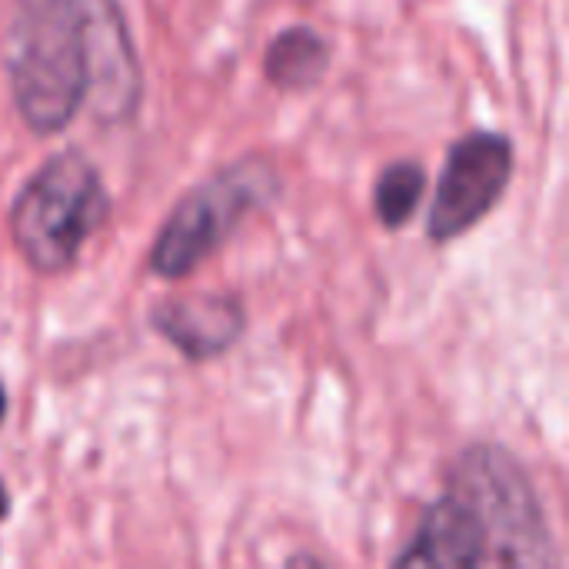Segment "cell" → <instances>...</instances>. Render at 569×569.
I'll use <instances>...</instances> for the list:
<instances>
[{"mask_svg": "<svg viewBox=\"0 0 569 569\" xmlns=\"http://www.w3.org/2000/svg\"><path fill=\"white\" fill-rule=\"evenodd\" d=\"M7 507H10V500H7V493H3V487H0V520L7 517Z\"/></svg>", "mask_w": 569, "mask_h": 569, "instance_id": "obj_9", "label": "cell"}, {"mask_svg": "<svg viewBox=\"0 0 569 569\" xmlns=\"http://www.w3.org/2000/svg\"><path fill=\"white\" fill-rule=\"evenodd\" d=\"M550 530L523 467L500 447L460 457L397 567H550Z\"/></svg>", "mask_w": 569, "mask_h": 569, "instance_id": "obj_2", "label": "cell"}, {"mask_svg": "<svg viewBox=\"0 0 569 569\" xmlns=\"http://www.w3.org/2000/svg\"><path fill=\"white\" fill-rule=\"evenodd\" d=\"M423 190H427V173L420 163H410V160L390 163L373 187V210L380 223L390 230H400L420 207Z\"/></svg>", "mask_w": 569, "mask_h": 569, "instance_id": "obj_8", "label": "cell"}, {"mask_svg": "<svg viewBox=\"0 0 569 569\" xmlns=\"http://www.w3.org/2000/svg\"><path fill=\"white\" fill-rule=\"evenodd\" d=\"M157 333L173 343L190 360H207L223 353L243 333V310L237 300L200 293V297H177L163 300L153 310Z\"/></svg>", "mask_w": 569, "mask_h": 569, "instance_id": "obj_6", "label": "cell"}, {"mask_svg": "<svg viewBox=\"0 0 569 569\" xmlns=\"http://www.w3.org/2000/svg\"><path fill=\"white\" fill-rule=\"evenodd\" d=\"M13 107L33 133L63 130L83 103L123 120L140 100V67L113 0H20L7 30Z\"/></svg>", "mask_w": 569, "mask_h": 569, "instance_id": "obj_1", "label": "cell"}, {"mask_svg": "<svg viewBox=\"0 0 569 569\" xmlns=\"http://www.w3.org/2000/svg\"><path fill=\"white\" fill-rule=\"evenodd\" d=\"M513 177V147L500 133H470L453 143L437 183L427 230L433 240H453L477 227L503 197Z\"/></svg>", "mask_w": 569, "mask_h": 569, "instance_id": "obj_5", "label": "cell"}, {"mask_svg": "<svg viewBox=\"0 0 569 569\" xmlns=\"http://www.w3.org/2000/svg\"><path fill=\"white\" fill-rule=\"evenodd\" d=\"M3 417H7V393H3V387H0V423H3Z\"/></svg>", "mask_w": 569, "mask_h": 569, "instance_id": "obj_10", "label": "cell"}, {"mask_svg": "<svg viewBox=\"0 0 569 569\" xmlns=\"http://www.w3.org/2000/svg\"><path fill=\"white\" fill-rule=\"evenodd\" d=\"M107 213L110 197L97 167L83 153L63 150L17 193L10 207V237L37 273H60L103 227Z\"/></svg>", "mask_w": 569, "mask_h": 569, "instance_id": "obj_3", "label": "cell"}, {"mask_svg": "<svg viewBox=\"0 0 569 569\" xmlns=\"http://www.w3.org/2000/svg\"><path fill=\"white\" fill-rule=\"evenodd\" d=\"M273 193L277 173L263 160H243L220 170L173 207L163 230L157 233L150 267L167 280L187 277L237 230V223L253 207H260Z\"/></svg>", "mask_w": 569, "mask_h": 569, "instance_id": "obj_4", "label": "cell"}, {"mask_svg": "<svg viewBox=\"0 0 569 569\" xmlns=\"http://www.w3.org/2000/svg\"><path fill=\"white\" fill-rule=\"evenodd\" d=\"M267 77L283 87V90H303V87H313L327 67H330V47L327 40L310 30V27H290L283 30L270 50H267Z\"/></svg>", "mask_w": 569, "mask_h": 569, "instance_id": "obj_7", "label": "cell"}]
</instances>
